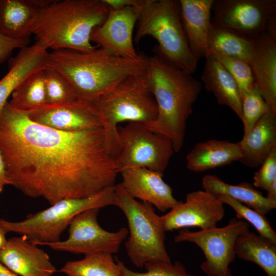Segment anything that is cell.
Masks as SVG:
<instances>
[{
	"label": "cell",
	"instance_id": "obj_7",
	"mask_svg": "<svg viewBox=\"0 0 276 276\" xmlns=\"http://www.w3.org/2000/svg\"><path fill=\"white\" fill-rule=\"evenodd\" d=\"M114 186L90 196L63 199L46 209L30 214L18 221L0 219V225L8 233L25 236L37 245L60 240L63 231L73 219L81 212L93 208L114 205Z\"/></svg>",
	"mask_w": 276,
	"mask_h": 276
},
{
	"label": "cell",
	"instance_id": "obj_42",
	"mask_svg": "<svg viewBox=\"0 0 276 276\" xmlns=\"http://www.w3.org/2000/svg\"><path fill=\"white\" fill-rule=\"evenodd\" d=\"M2 191L0 190V193L2 192Z\"/></svg>",
	"mask_w": 276,
	"mask_h": 276
},
{
	"label": "cell",
	"instance_id": "obj_19",
	"mask_svg": "<svg viewBox=\"0 0 276 276\" xmlns=\"http://www.w3.org/2000/svg\"><path fill=\"white\" fill-rule=\"evenodd\" d=\"M190 49L197 61L208 54V32L213 0H179Z\"/></svg>",
	"mask_w": 276,
	"mask_h": 276
},
{
	"label": "cell",
	"instance_id": "obj_17",
	"mask_svg": "<svg viewBox=\"0 0 276 276\" xmlns=\"http://www.w3.org/2000/svg\"><path fill=\"white\" fill-rule=\"evenodd\" d=\"M119 184L133 198L154 205L161 212L171 210L178 201L171 187L163 179V174L146 168H129L121 171Z\"/></svg>",
	"mask_w": 276,
	"mask_h": 276
},
{
	"label": "cell",
	"instance_id": "obj_18",
	"mask_svg": "<svg viewBox=\"0 0 276 276\" xmlns=\"http://www.w3.org/2000/svg\"><path fill=\"white\" fill-rule=\"evenodd\" d=\"M248 63L259 91L276 113V32H267L255 39Z\"/></svg>",
	"mask_w": 276,
	"mask_h": 276
},
{
	"label": "cell",
	"instance_id": "obj_15",
	"mask_svg": "<svg viewBox=\"0 0 276 276\" xmlns=\"http://www.w3.org/2000/svg\"><path fill=\"white\" fill-rule=\"evenodd\" d=\"M24 112L32 121L61 131L74 132L102 128L99 118L88 103L81 99L69 104H45Z\"/></svg>",
	"mask_w": 276,
	"mask_h": 276
},
{
	"label": "cell",
	"instance_id": "obj_36",
	"mask_svg": "<svg viewBox=\"0 0 276 276\" xmlns=\"http://www.w3.org/2000/svg\"><path fill=\"white\" fill-rule=\"evenodd\" d=\"M28 40L12 39L0 33V63L6 59L14 50H20L28 46Z\"/></svg>",
	"mask_w": 276,
	"mask_h": 276
},
{
	"label": "cell",
	"instance_id": "obj_12",
	"mask_svg": "<svg viewBox=\"0 0 276 276\" xmlns=\"http://www.w3.org/2000/svg\"><path fill=\"white\" fill-rule=\"evenodd\" d=\"M211 24L237 31L253 39L276 32L275 0H213Z\"/></svg>",
	"mask_w": 276,
	"mask_h": 276
},
{
	"label": "cell",
	"instance_id": "obj_29",
	"mask_svg": "<svg viewBox=\"0 0 276 276\" xmlns=\"http://www.w3.org/2000/svg\"><path fill=\"white\" fill-rule=\"evenodd\" d=\"M44 70L32 74L20 84L11 96V106L26 112L46 104Z\"/></svg>",
	"mask_w": 276,
	"mask_h": 276
},
{
	"label": "cell",
	"instance_id": "obj_13",
	"mask_svg": "<svg viewBox=\"0 0 276 276\" xmlns=\"http://www.w3.org/2000/svg\"><path fill=\"white\" fill-rule=\"evenodd\" d=\"M223 203L205 190L187 194L185 202L179 201L160 216L166 232L197 226L201 230L215 227L224 215Z\"/></svg>",
	"mask_w": 276,
	"mask_h": 276
},
{
	"label": "cell",
	"instance_id": "obj_2",
	"mask_svg": "<svg viewBox=\"0 0 276 276\" xmlns=\"http://www.w3.org/2000/svg\"><path fill=\"white\" fill-rule=\"evenodd\" d=\"M149 61V57L143 53L129 58L96 47L87 52L52 50L48 52L46 68L60 73L80 99L89 102L127 77L145 73Z\"/></svg>",
	"mask_w": 276,
	"mask_h": 276
},
{
	"label": "cell",
	"instance_id": "obj_20",
	"mask_svg": "<svg viewBox=\"0 0 276 276\" xmlns=\"http://www.w3.org/2000/svg\"><path fill=\"white\" fill-rule=\"evenodd\" d=\"M52 0H0V33L15 39L28 40L38 11Z\"/></svg>",
	"mask_w": 276,
	"mask_h": 276
},
{
	"label": "cell",
	"instance_id": "obj_4",
	"mask_svg": "<svg viewBox=\"0 0 276 276\" xmlns=\"http://www.w3.org/2000/svg\"><path fill=\"white\" fill-rule=\"evenodd\" d=\"M108 11L103 0H53L38 11L33 30L35 43L47 51H89L96 47L91 34Z\"/></svg>",
	"mask_w": 276,
	"mask_h": 276
},
{
	"label": "cell",
	"instance_id": "obj_25",
	"mask_svg": "<svg viewBox=\"0 0 276 276\" xmlns=\"http://www.w3.org/2000/svg\"><path fill=\"white\" fill-rule=\"evenodd\" d=\"M201 185L204 190L216 196H228L264 215L276 208V201L268 199L247 182L231 185L216 175H206L202 179Z\"/></svg>",
	"mask_w": 276,
	"mask_h": 276
},
{
	"label": "cell",
	"instance_id": "obj_22",
	"mask_svg": "<svg viewBox=\"0 0 276 276\" xmlns=\"http://www.w3.org/2000/svg\"><path fill=\"white\" fill-rule=\"evenodd\" d=\"M205 58L201 80L206 90L213 94L219 105L230 108L241 120V97L236 81L213 56L208 54Z\"/></svg>",
	"mask_w": 276,
	"mask_h": 276
},
{
	"label": "cell",
	"instance_id": "obj_10",
	"mask_svg": "<svg viewBox=\"0 0 276 276\" xmlns=\"http://www.w3.org/2000/svg\"><path fill=\"white\" fill-rule=\"evenodd\" d=\"M249 227L246 221L233 218L223 227L196 232L180 229L174 241L192 242L202 250L205 259L200 268L207 276H232L229 266L236 256V241Z\"/></svg>",
	"mask_w": 276,
	"mask_h": 276
},
{
	"label": "cell",
	"instance_id": "obj_41",
	"mask_svg": "<svg viewBox=\"0 0 276 276\" xmlns=\"http://www.w3.org/2000/svg\"><path fill=\"white\" fill-rule=\"evenodd\" d=\"M7 232L0 225V249L4 246L7 241Z\"/></svg>",
	"mask_w": 276,
	"mask_h": 276
},
{
	"label": "cell",
	"instance_id": "obj_6",
	"mask_svg": "<svg viewBox=\"0 0 276 276\" xmlns=\"http://www.w3.org/2000/svg\"><path fill=\"white\" fill-rule=\"evenodd\" d=\"M134 41L151 36L158 43L157 55L192 74L198 61L192 54L183 26L178 1L143 0Z\"/></svg>",
	"mask_w": 276,
	"mask_h": 276
},
{
	"label": "cell",
	"instance_id": "obj_32",
	"mask_svg": "<svg viewBox=\"0 0 276 276\" xmlns=\"http://www.w3.org/2000/svg\"><path fill=\"white\" fill-rule=\"evenodd\" d=\"M241 120L243 124V135L241 140H244L260 118L272 109L262 97L256 85L241 97Z\"/></svg>",
	"mask_w": 276,
	"mask_h": 276
},
{
	"label": "cell",
	"instance_id": "obj_14",
	"mask_svg": "<svg viewBox=\"0 0 276 276\" xmlns=\"http://www.w3.org/2000/svg\"><path fill=\"white\" fill-rule=\"evenodd\" d=\"M139 14L138 7L134 6L120 9L109 8L104 21L93 30L91 41L117 55L136 57L139 53L134 47L133 34Z\"/></svg>",
	"mask_w": 276,
	"mask_h": 276
},
{
	"label": "cell",
	"instance_id": "obj_40",
	"mask_svg": "<svg viewBox=\"0 0 276 276\" xmlns=\"http://www.w3.org/2000/svg\"><path fill=\"white\" fill-rule=\"evenodd\" d=\"M0 276H19L0 263Z\"/></svg>",
	"mask_w": 276,
	"mask_h": 276
},
{
	"label": "cell",
	"instance_id": "obj_21",
	"mask_svg": "<svg viewBox=\"0 0 276 276\" xmlns=\"http://www.w3.org/2000/svg\"><path fill=\"white\" fill-rule=\"evenodd\" d=\"M48 52L38 44L19 50L10 60L8 73L0 80V114L9 97L27 78L46 68Z\"/></svg>",
	"mask_w": 276,
	"mask_h": 276
},
{
	"label": "cell",
	"instance_id": "obj_30",
	"mask_svg": "<svg viewBox=\"0 0 276 276\" xmlns=\"http://www.w3.org/2000/svg\"><path fill=\"white\" fill-rule=\"evenodd\" d=\"M44 75L46 104H69L80 99L68 81L60 73L45 68Z\"/></svg>",
	"mask_w": 276,
	"mask_h": 276
},
{
	"label": "cell",
	"instance_id": "obj_35",
	"mask_svg": "<svg viewBox=\"0 0 276 276\" xmlns=\"http://www.w3.org/2000/svg\"><path fill=\"white\" fill-rule=\"evenodd\" d=\"M276 180V147L256 172L253 177L255 187L267 191L272 182Z\"/></svg>",
	"mask_w": 276,
	"mask_h": 276
},
{
	"label": "cell",
	"instance_id": "obj_8",
	"mask_svg": "<svg viewBox=\"0 0 276 276\" xmlns=\"http://www.w3.org/2000/svg\"><path fill=\"white\" fill-rule=\"evenodd\" d=\"M114 205L123 211L128 224L129 236L125 246L132 263L143 268L151 261L171 262L165 243L166 231L153 205L137 201L119 183L114 186Z\"/></svg>",
	"mask_w": 276,
	"mask_h": 276
},
{
	"label": "cell",
	"instance_id": "obj_33",
	"mask_svg": "<svg viewBox=\"0 0 276 276\" xmlns=\"http://www.w3.org/2000/svg\"><path fill=\"white\" fill-rule=\"evenodd\" d=\"M208 54L215 57L233 77L238 85L241 97L256 85L248 62L214 51H209Z\"/></svg>",
	"mask_w": 276,
	"mask_h": 276
},
{
	"label": "cell",
	"instance_id": "obj_11",
	"mask_svg": "<svg viewBox=\"0 0 276 276\" xmlns=\"http://www.w3.org/2000/svg\"><path fill=\"white\" fill-rule=\"evenodd\" d=\"M99 208L84 211L75 216L68 226L66 239L43 244L53 250L84 256L99 253L114 254L119 251L128 230L123 227L116 232L103 229L98 221Z\"/></svg>",
	"mask_w": 276,
	"mask_h": 276
},
{
	"label": "cell",
	"instance_id": "obj_27",
	"mask_svg": "<svg viewBox=\"0 0 276 276\" xmlns=\"http://www.w3.org/2000/svg\"><path fill=\"white\" fill-rule=\"evenodd\" d=\"M253 39L237 31L211 23L208 32V52L238 58L249 62L254 47Z\"/></svg>",
	"mask_w": 276,
	"mask_h": 276
},
{
	"label": "cell",
	"instance_id": "obj_38",
	"mask_svg": "<svg viewBox=\"0 0 276 276\" xmlns=\"http://www.w3.org/2000/svg\"><path fill=\"white\" fill-rule=\"evenodd\" d=\"M6 185H9V181L5 160L0 150V190L3 191Z\"/></svg>",
	"mask_w": 276,
	"mask_h": 276
},
{
	"label": "cell",
	"instance_id": "obj_1",
	"mask_svg": "<svg viewBox=\"0 0 276 276\" xmlns=\"http://www.w3.org/2000/svg\"><path fill=\"white\" fill-rule=\"evenodd\" d=\"M0 150L9 185L51 205L113 186L119 173L102 128L55 129L32 121L8 102L0 114Z\"/></svg>",
	"mask_w": 276,
	"mask_h": 276
},
{
	"label": "cell",
	"instance_id": "obj_28",
	"mask_svg": "<svg viewBox=\"0 0 276 276\" xmlns=\"http://www.w3.org/2000/svg\"><path fill=\"white\" fill-rule=\"evenodd\" d=\"M59 271L66 276H121L112 255L99 253L67 261Z\"/></svg>",
	"mask_w": 276,
	"mask_h": 276
},
{
	"label": "cell",
	"instance_id": "obj_37",
	"mask_svg": "<svg viewBox=\"0 0 276 276\" xmlns=\"http://www.w3.org/2000/svg\"><path fill=\"white\" fill-rule=\"evenodd\" d=\"M109 8L120 9L127 6L138 7L142 0H103Z\"/></svg>",
	"mask_w": 276,
	"mask_h": 276
},
{
	"label": "cell",
	"instance_id": "obj_3",
	"mask_svg": "<svg viewBox=\"0 0 276 276\" xmlns=\"http://www.w3.org/2000/svg\"><path fill=\"white\" fill-rule=\"evenodd\" d=\"M146 75L157 116L154 121L143 124L150 130L168 137L174 152H178L183 145L187 120L202 84L191 74L157 55L149 57Z\"/></svg>",
	"mask_w": 276,
	"mask_h": 276
},
{
	"label": "cell",
	"instance_id": "obj_5",
	"mask_svg": "<svg viewBox=\"0 0 276 276\" xmlns=\"http://www.w3.org/2000/svg\"><path fill=\"white\" fill-rule=\"evenodd\" d=\"M146 72L129 76L96 99L86 101L101 122L106 149L114 159L120 152V123L146 124L157 117V107Z\"/></svg>",
	"mask_w": 276,
	"mask_h": 276
},
{
	"label": "cell",
	"instance_id": "obj_24",
	"mask_svg": "<svg viewBox=\"0 0 276 276\" xmlns=\"http://www.w3.org/2000/svg\"><path fill=\"white\" fill-rule=\"evenodd\" d=\"M239 143L242 151L239 162L249 168L259 167L276 147V113L272 110L266 112Z\"/></svg>",
	"mask_w": 276,
	"mask_h": 276
},
{
	"label": "cell",
	"instance_id": "obj_34",
	"mask_svg": "<svg viewBox=\"0 0 276 276\" xmlns=\"http://www.w3.org/2000/svg\"><path fill=\"white\" fill-rule=\"evenodd\" d=\"M116 261L121 276H195L188 273L185 266L179 261L173 264L162 261L148 262L144 265V267L146 269L145 272L131 270L118 259Z\"/></svg>",
	"mask_w": 276,
	"mask_h": 276
},
{
	"label": "cell",
	"instance_id": "obj_31",
	"mask_svg": "<svg viewBox=\"0 0 276 276\" xmlns=\"http://www.w3.org/2000/svg\"><path fill=\"white\" fill-rule=\"evenodd\" d=\"M223 204L229 205L236 212L237 219H244L252 224L258 234L276 244V233L265 215L248 207L235 199L225 195L216 196Z\"/></svg>",
	"mask_w": 276,
	"mask_h": 276
},
{
	"label": "cell",
	"instance_id": "obj_9",
	"mask_svg": "<svg viewBox=\"0 0 276 276\" xmlns=\"http://www.w3.org/2000/svg\"><path fill=\"white\" fill-rule=\"evenodd\" d=\"M118 132L120 152L115 164L119 173L126 169L146 168L163 174L174 152L168 137L137 122L119 125Z\"/></svg>",
	"mask_w": 276,
	"mask_h": 276
},
{
	"label": "cell",
	"instance_id": "obj_39",
	"mask_svg": "<svg viewBox=\"0 0 276 276\" xmlns=\"http://www.w3.org/2000/svg\"><path fill=\"white\" fill-rule=\"evenodd\" d=\"M266 191L267 194L266 197L270 200L276 201V180L272 182Z\"/></svg>",
	"mask_w": 276,
	"mask_h": 276
},
{
	"label": "cell",
	"instance_id": "obj_16",
	"mask_svg": "<svg viewBox=\"0 0 276 276\" xmlns=\"http://www.w3.org/2000/svg\"><path fill=\"white\" fill-rule=\"evenodd\" d=\"M0 263L19 276H52L57 271L48 254L23 235L7 239Z\"/></svg>",
	"mask_w": 276,
	"mask_h": 276
},
{
	"label": "cell",
	"instance_id": "obj_23",
	"mask_svg": "<svg viewBox=\"0 0 276 276\" xmlns=\"http://www.w3.org/2000/svg\"><path fill=\"white\" fill-rule=\"evenodd\" d=\"M239 142L209 140L197 143L186 156V166L194 172H203L239 161Z\"/></svg>",
	"mask_w": 276,
	"mask_h": 276
},
{
	"label": "cell",
	"instance_id": "obj_26",
	"mask_svg": "<svg viewBox=\"0 0 276 276\" xmlns=\"http://www.w3.org/2000/svg\"><path fill=\"white\" fill-rule=\"evenodd\" d=\"M235 249L239 258L256 263L268 276H276L275 244L248 230L239 236Z\"/></svg>",
	"mask_w": 276,
	"mask_h": 276
}]
</instances>
